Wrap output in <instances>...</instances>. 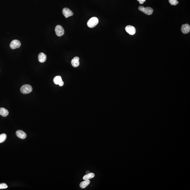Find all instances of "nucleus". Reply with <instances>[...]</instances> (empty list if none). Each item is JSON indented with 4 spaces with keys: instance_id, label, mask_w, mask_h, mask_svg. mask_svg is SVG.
I'll list each match as a JSON object with an SVG mask.
<instances>
[{
    "instance_id": "1",
    "label": "nucleus",
    "mask_w": 190,
    "mask_h": 190,
    "mask_svg": "<svg viewBox=\"0 0 190 190\" xmlns=\"http://www.w3.org/2000/svg\"><path fill=\"white\" fill-rule=\"evenodd\" d=\"M99 23V20L96 17H93L90 18L87 22V26L90 28L95 27Z\"/></svg>"
},
{
    "instance_id": "2",
    "label": "nucleus",
    "mask_w": 190,
    "mask_h": 190,
    "mask_svg": "<svg viewBox=\"0 0 190 190\" xmlns=\"http://www.w3.org/2000/svg\"><path fill=\"white\" fill-rule=\"evenodd\" d=\"M32 91V88L29 85L25 84L21 87L20 91L22 93L27 94L29 93Z\"/></svg>"
},
{
    "instance_id": "3",
    "label": "nucleus",
    "mask_w": 190,
    "mask_h": 190,
    "mask_svg": "<svg viewBox=\"0 0 190 190\" xmlns=\"http://www.w3.org/2000/svg\"><path fill=\"white\" fill-rule=\"evenodd\" d=\"M139 10L143 12L144 13L148 15H152L153 13V9L150 7H147L145 8L144 6H140L138 8Z\"/></svg>"
},
{
    "instance_id": "4",
    "label": "nucleus",
    "mask_w": 190,
    "mask_h": 190,
    "mask_svg": "<svg viewBox=\"0 0 190 190\" xmlns=\"http://www.w3.org/2000/svg\"><path fill=\"white\" fill-rule=\"evenodd\" d=\"M55 31L58 36L60 37L63 35L65 33V31L63 27L60 25H58L55 28Z\"/></svg>"
},
{
    "instance_id": "5",
    "label": "nucleus",
    "mask_w": 190,
    "mask_h": 190,
    "mask_svg": "<svg viewBox=\"0 0 190 190\" xmlns=\"http://www.w3.org/2000/svg\"><path fill=\"white\" fill-rule=\"evenodd\" d=\"M21 46V43L19 40L15 39L13 40L10 44V47L12 49L18 48Z\"/></svg>"
},
{
    "instance_id": "6",
    "label": "nucleus",
    "mask_w": 190,
    "mask_h": 190,
    "mask_svg": "<svg viewBox=\"0 0 190 190\" xmlns=\"http://www.w3.org/2000/svg\"><path fill=\"white\" fill-rule=\"evenodd\" d=\"M62 13L63 15L66 18H68L69 17L72 16L73 13L71 10L68 8H64L62 10Z\"/></svg>"
},
{
    "instance_id": "7",
    "label": "nucleus",
    "mask_w": 190,
    "mask_h": 190,
    "mask_svg": "<svg viewBox=\"0 0 190 190\" xmlns=\"http://www.w3.org/2000/svg\"><path fill=\"white\" fill-rule=\"evenodd\" d=\"M125 29L127 32L130 35H134L136 32L135 28L131 25H128L126 27Z\"/></svg>"
},
{
    "instance_id": "8",
    "label": "nucleus",
    "mask_w": 190,
    "mask_h": 190,
    "mask_svg": "<svg viewBox=\"0 0 190 190\" xmlns=\"http://www.w3.org/2000/svg\"><path fill=\"white\" fill-rule=\"evenodd\" d=\"M181 30L183 34H188L190 31V25L188 24L183 25L181 27Z\"/></svg>"
},
{
    "instance_id": "9",
    "label": "nucleus",
    "mask_w": 190,
    "mask_h": 190,
    "mask_svg": "<svg viewBox=\"0 0 190 190\" xmlns=\"http://www.w3.org/2000/svg\"><path fill=\"white\" fill-rule=\"evenodd\" d=\"M16 134L17 136L20 139H24L27 137V134L26 133L21 130L17 131L16 132Z\"/></svg>"
},
{
    "instance_id": "10",
    "label": "nucleus",
    "mask_w": 190,
    "mask_h": 190,
    "mask_svg": "<svg viewBox=\"0 0 190 190\" xmlns=\"http://www.w3.org/2000/svg\"><path fill=\"white\" fill-rule=\"evenodd\" d=\"M79 57H75L72 60L71 63L72 66L74 67H77L79 66L80 62L79 61Z\"/></svg>"
},
{
    "instance_id": "11",
    "label": "nucleus",
    "mask_w": 190,
    "mask_h": 190,
    "mask_svg": "<svg viewBox=\"0 0 190 190\" xmlns=\"http://www.w3.org/2000/svg\"><path fill=\"white\" fill-rule=\"evenodd\" d=\"M38 58L39 62L43 63L46 61L47 60V56L44 53H41L38 56Z\"/></svg>"
},
{
    "instance_id": "12",
    "label": "nucleus",
    "mask_w": 190,
    "mask_h": 190,
    "mask_svg": "<svg viewBox=\"0 0 190 190\" xmlns=\"http://www.w3.org/2000/svg\"><path fill=\"white\" fill-rule=\"evenodd\" d=\"M9 113L8 111L5 108L1 107L0 108V115L3 117H6Z\"/></svg>"
},
{
    "instance_id": "13",
    "label": "nucleus",
    "mask_w": 190,
    "mask_h": 190,
    "mask_svg": "<svg viewBox=\"0 0 190 190\" xmlns=\"http://www.w3.org/2000/svg\"><path fill=\"white\" fill-rule=\"evenodd\" d=\"M54 82L56 85H59L61 82L63 81L61 77L60 76H57L54 78L53 80Z\"/></svg>"
},
{
    "instance_id": "14",
    "label": "nucleus",
    "mask_w": 190,
    "mask_h": 190,
    "mask_svg": "<svg viewBox=\"0 0 190 190\" xmlns=\"http://www.w3.org/2000/svg\"><path fill=\"white\" fill-rule=\"evenodd\" d=\"M90 181L89 180H86L85 181L82 182L80 185V186L82 188H85L90 183Z\"/></svg>"
},
{
    "instance_id": "15",
    "label": "nucleus",
    "mask_w": 190,
    "mask_h": 190,
    "mask_svg": "<svg viewBox=\"0 0 190 190\" xmlns=\"http://www.w3.org/2000/svg\"><path fill=\"white\" fill-rule=\"evenodd\" d=\"M94 176H95V175L93 173H89L85 175L83 177V178L84 180H88L91 179V178H93L94 177Z\"/></svg>"
},
{
    "instance_id": "16",
    "label": "nucleus",
    "mask_w": 190,
    "mask_h": 190,
    "mask_svg": "<svg viewBox=\"0 0 190 190\" xmlns=\"http://www.w3.org/2000/svg\"><path fill=\"white\" fill-rule=\"evenodd\" d=\"M7 138V135L5 133H2L0 135V143L4 142Z\"/></svg>"
},
{
    "instance_id": "17",
    "label": "nucleus",
    "mask_w": 190,
    "mask_h": 190,
    "mask_svg": "<svg viewBox=\"0 0 190 190\" xmlns=\"http://www.w3.org/2000/svg\"><path fill=\"white\" fill-rule=\"evenodd\" d=\"M169 1L172 5L175 6L178 4V1L177 0H169Z\"/></svg>"
},
{
    "instance_id": "18",
    "label": "nucleus",
    "mask_w": 190,
    "mask_h": 190,
    "mask_svg": "<svg viewBox=\"0 0 190 190\" xmlns=\"http://www.w3.org/2000/svg\"><path fill=\"white\" fill-rule=\"evenodd\" d=\"M8 187V186L6 183H2L0 184V189H6Z\"/></svg>"
},
{
    "instance_id": "19",
    "label": "nucleus",
    "mask_w": 190,
    "mask_h": 190,
    "mask_svg": "<svg viewBox=\"0 0 190 190\" xmlns=\"http://www.w3.org/2000/svg\"><path fill=\"white\" fill-rule=\"evenodd\" d=\"M138 1H139L140 4H143L144 3V2H145L146 0H137Z\"/></svg>"
},
{
    "instance_id": "20",
    "label": "nucleus",
    "mask_w": 190,
    "mask_h": 190,
    "mask_svg": "<svg viewBox=\"0 0 190 190\" xmlns=\"http://www.w3.org/2000/svg\"><path fill=\"white\" fill-rule=\"evenodd\" d=\"M63 85H64V82H63V81H62V82H61L60 84H59V85L60 86H63Z\"/></svg>"
},
{
    "instance_id": "21",
    "label": "nucleus",
    "mask_w": 190,
    "mask_h": 190,
    "mask_svg": "<svg viewBox=\"0 0 190 190\" xmlns=\"http://www.w3.org/2000/svg\"><path fill=\"white\" fill-rule=\"evenodd\" d=\"M89 172H90V171H87L86 172V173L87 174H88L89 173Z\"/></svg>"
}]
</instances>
